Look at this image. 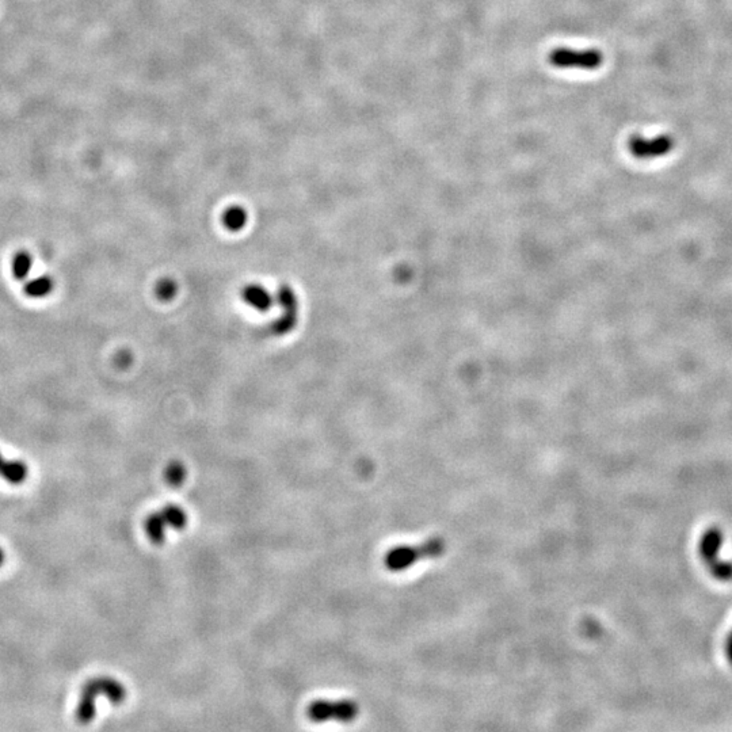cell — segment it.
<instances>
[{"label": "cell", "mask_w": 732, "mask_h": 732, "mask_svg": "<svg viewBox=\"0 0 732 732\" xmlns=\"http://www.w3.org/2000/svg\"><path fill=\"white\" fill-rule=\"evenodd\" d=\"M27 467L16 460H4L0 456V476L11 485H21L27 478Z\"/></svg>", "instance_id": "10"}, {"label": "cell", "mask_w": 732, "mask_h": 732, "mask_svg": "<svg viewBox=\"0 0 732 732\" xmlns=\"http://www.w3.org/2000/svg\"><path fill=\"white\" fill-rule=\"evenodd\" d=\"M276 301L282 308V315L271 323V333L287 335L292 333L298 320V300L289 285H281L276 293Z\"/></svg>", "instance_id": "7"}, {"label": "cell", "mask_w": 732, "mask_h": 732, "mask_svg": "<svg viewBox=\"0 0 732 732\" xmlns=\"http://www.w3.org/2000/svg\"><path fill=\"white\" fill-rule=\"evenodd\" d=\"M188 513L178 504H167L152 513L144 521V532L151 542L162 544L167 531H184L188 526Z\"/></svg>", "instance_id": "4"}, {"label": "cell", "mask_w": 732, "mask_h": 732, "mask_svg": "<svg viewBox=\"0 0 732 732\" xmlns=\"http://www.w3.org/2000/svg\"><path fill=\"white\" fill-rule=\"evenodd\" d=\"M178 293V285L173 278H163L155 287V294L162 301L173 300Z\"/></svg>", "instance_id": "15"}, {"label": "cell", "mask_w": 732, "mask_h": 732, "mask_svg": "<svg viewBox=\"0 0 732 732\" xmlns=\"http://www.w3.org/2000/svg\"><path fill=\"white\" fill-rule=\"evenodd\" d=\"M3 562H4V553H3V551L0 549V566L3 564Z\"/></svg>", "instance_id": "18"}, {"label": "cell", "mask_w": 732, "mask_h": 732, "mask_svg": "<svg viewBox=\"0 0 732 732\" xmlns=\"http://www.w3.org/2000/svg\"><path fill=\"white\" fill-rule=\"evenodd\" d=\"M32 270V258L27 252H18L12 260V274L16 280H25Z\"/></svg>", "instance_id": "13"}, {"label": "cell", "mask_w": 732, "mask_h": 732, "mask_svg": "<svg viewBox=\"0 0 732 732\" xmlns=\"http://www.w3.org/2000/svg\"><path fill=\"white\" fill-rule=\"evenodd\" d=\"M163 476H164L166 483L170 487H181L185 483L186 478H188L186 465L182 461L174 460V461L167 464V467L164 468Z\"/></svg>", "instance_id": "12"}, {"label": "cell", "mask_w": 732, "mask_h": 732, "mask_svg": "<svg viewBox=\"0 0 732 732\" xmlns=\"http://www.w3.org/2000/svg\"><path fill=\"white\" fill-rule=\"evenodd\" d=\"M98 696H103L111 704L118 705L126 700L128 690L122 683L111 677H98L89 681L82 689L80 700L76 708V719L79 723L87 724L94 720L97 713Z\"/></svg>", "instance_id": "1"}, {"label": "cell", "mask_w": 732, "mask_h": 732, "mask_svg": "<svg viewBox=\"0 0 732 732\" xmlns=\"http://www.w3.org/2000/svg\"><path fill=\"white\" fill-rule=\"evenodd\" d=\"M359 707L353 700H316L309 704L307 708V716L313 723H326L330 720H337L341 723H348L358 716Z\"/></svg>", "instance_id": "5"}, {"label": "cell", "mask_w": 732, "mask_h": 732, "mask_svg": "<svg viewBox=\"0 0 732 732\" xmlns=\"http://www.w3.org/2000/svg\"><path fill=\"white\" fill-rule=\"evenodd\" d=\"M549 63L562 69H586L594 71L603 64V54L598 49L577 50L571 48H556L549 53Z\"/></svg>", "instance_id": "6"}, {"label": "cell", "mask_w": 732, "mask_h": 732, "mask_svg": "<svg viewBox=\"0 0 732 732\" xmlns=\"http://www.w3.org/2000/svg\"><path fill=\"white\" fill-rule=\"evenodd\" d=\"M242 300L258 312H267L274 304L271 293L259 284L245 285L242 291Z\"/></svg>", "instance_id": "9"}, {"label": "cell", "mask_w": 732, "mask_h": 732, "mask_svg": "<svg viewBox=\"0 0 732 732\" xmlns=\"http://www.w3.org/2000/svg\"><path fill=\"white\" fill-rule=\"evenodd\" d=\"M115 362H117L120 366L126 368V366H129L131 362H132V354H131L129 351H121V353L117 354V357H115Z\"/></svg>", "instance_id": "16"}, {"label": "cell", "mask_w": 732, "mask_h": 732, "mask_svg": "<svg viewBox=\"0 0 732 732\" xmlns=\"http://www.w3.org/2000/svg\"><path fill=\"white\" fill-rule=\"evenodd\" d=\"M724 654H726V658L729 661V663L732 666V630L730 631L729 636L726 637V641H724Z\"/></svg>", "instance_id": "17"}, {"label": "cell", "mask_w": 732, "mask_h": 732, "mask_svg": "<svg viewBox=\"0 0 732 732\" xmlns=\"http://www.w3.org/2000/svg\"><path fill=\"white\" fill-rule=\"evenodd\" d=\"M221 220H223V225L228 231L239 232L247 225L248 214H247V210L242 206L232 205L224 210Z\"/></svg>", "instance_id": "11"}, {"label": "cell", "mask_w": 732, "mask_h": 732, "mask_svg": "<svg viewBox=\"0 0 732 732\" xmlns=\"http://www.w3.org/2000/svg\"><path fill=\"white\" fill-rule=\"evenodd\" d=\"M53 289V282L49 277H40L30 281L25 287V293L30 297H44Z\"/></svg>", "instance_id": "14"}, {"label": "cell", "mask_w": 732, "mask_h": 732, "mask_svg": "<svg viewBox=\"0 0 732 732\" xmlns=\"http://www.w3.org/2000/svg\"><path fill=\"white\" fill-rule=\"evenodd\" d=\"M724 544V533L719 526L708 528L698 541V555L707 571L718 582H732V562L720 556Z\"/></svg>", "instance_id": "3"}, {"label": "cell", "mask_w": 732, "mask_h": 732, "mask_svg": "<svg viewBox=\"0 0 732 732\" xmlns=\"http://www.w3.org/2000/svg\"><path fill=\"white\" fill-rule=\"evenodd\" d=\"M628 149L639 160L659 159L674 149V139L670 135H659L651 139L634 135L628 140Z\"/></svg>", "instance_id": "8"}, {"label": "cell", "mask_w": 732, "mask_h": 732, "mask_svg": "<svg viewBox=\"0 0 732 732\" xmlns=\"http://www.w3.org/2000/svg\"><path fill=\"white\" fill-rule=\"evenodd\" d=\"M446 549L442 537H433L421 544L399 545L392 548L384 556V566L390 573H401L423 559H434Z\"/></svg>", "instance_id": "2"}]
</instances>
